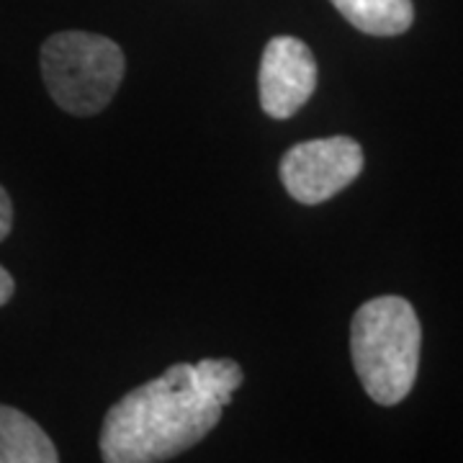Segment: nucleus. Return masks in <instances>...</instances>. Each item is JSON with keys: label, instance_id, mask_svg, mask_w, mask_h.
Returning a JSON list of instances; mask_svg holds the SVG:
<instances>
[{"label": "nucleus", "instance_id": "6", "mask_svg": "<svg viewBox=\"0 0 463 463\" xmlns=\"http://www.w3.org/2000/svg\"><path fill=\"white\" fill-rule=\"evenodd\" d=\"M57 458V448L39 422L0 404V463H54Z\"/></svg>", "mask_w": 463, "mask_h": 463}, {"label": "nucleus", "instance_id": "7", "mask_svg": "<svg viewBox=\"0 0 463 463\" xmlns=\"http://www.w3.org/2000/svg\"><path fill=\"white\" fill-rule=\"evenodd\" d=\"M350 26L368 36H399L414 21L412 0H330Z\"/></svg>", "mask_w": 463, "mask_h": 463}, {"label": "nucleus", "instance_id": "1", "mask_svg": "<svg viewBox=\"0 0 463 463\" xmlns=\"http://www.w3.org/2000/svg\"><path fill=\"white\" fill-rule=\"evenodd\" d=\"M232 358L175 364L127 392L103 417L100 456L109 463L167 461L203 440L242 386Z\"/></svg>", "mask_w": 463, "mask_h": 463}, {"label": "nucleus", "instance_id": "4", "mask_svg": "<svg viewBox=\"0 0 463 463\" xmlns=\"http://www.w3.org/2000/svg\"><path fill=\"white\" fill-rule=\"evenodd\" d=\"M364 170V149L350 137L298 142L281 157L279 175L288 196L304 206L325 203Z\"/></svg>", "mask_w": 463, "mask_h": 463}, {"label": "nucleus", "instance_id": "5", "mask_svg": "<svg viewBox=\"0 0 463 463\" xmlns=\"http://www.w3.org/2000/svg\"><path fill=\"white\" fill-rule=\"evenodd\" d=\"M317 90V60L297 36H273L263 50L258 93L270 118H291Z\"/></svg>", "mask_w": 463, "mask_h": 463}, {"label": "nucleus", "instance_id": "3", "mask_svg": "<svg viewBox=\"0 0 463 463\" xmlns=\"http://www.w3.org/2000/svg\"><path fill=\"white\" fill-rule=\"evenodd\" d=\"M127 60L109 36L60 32L42 44V75L54 103L72 116L103 111L124 80Z\"/></svg>", "mask_w": 463, "mask_h": 463}, {"label": "nucleus", "instance_id": "2", "mask_svg": "<svg viewBox=\"0 0 463 463\" xmlns=\"http://www.w3.org/2000/svg\"><path fill=\"white\" fill-rule=\"evenodd\" d=\"M422 327L414 307L402 297L365 301L350 325V355L365 394L394 407L412 392L420 368Z\"/></svg>", "mask_w": 463, "mask_h": 463}, {"label": "nucleus", "instance_id": "9", "mask_svg": "<svg viewBox=\"0 0 463 463\" xmlns=\"http://www.w3.org/2000/svg\"><path fill=\"white\" fill-rule=\"evenodd\" d=\"M14 291H16V281H14V276L0 265V307H5V304L11 301Z\"/></svg>", "mask_w": 463, "mask_h": 463}, {"label": "nucleus", "instance_id": "8", "mask_svg": "<svg viewBox=\"0 0 463 463\" xmlns=\"http://www.w3.org/2000/svg\"><path fill=\"white\" fill-rule=\"evenodd\" d=\"M11 227H14V203L8 191L0 185V242L11 234Z\"/></svg>", "mask_w": 463, "mask_h": 463}]
</instances>
